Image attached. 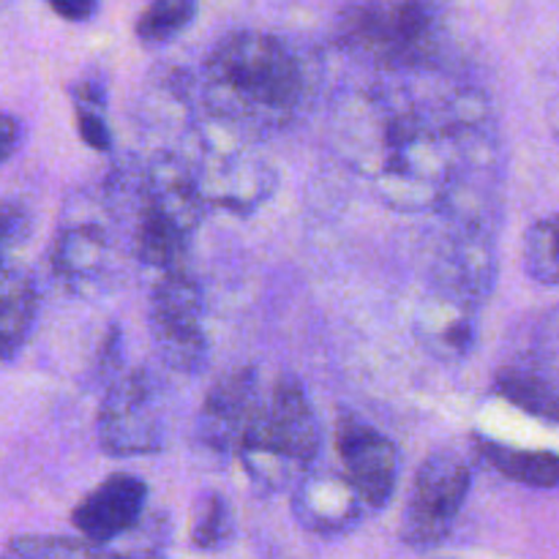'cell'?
Returning a JSON list of instances; mask_svg holds the SVG:
<instances>
[{"label":"cell","mask_w":559,"mask_h":559,"mask_svg":"<svg viewBox=\"0 0 559 559\" xmlns=\"http://www.w3.org/2000/svg\"><path fill=\"white\" fill-rule=\"evenodd\" d=\"M342 145L391 211H435L456 183L451 129L404 91L374 87L349 98L342 109Z\"/></svg>","instance_id":"1"},{"label":"cell","mask_w":559,"mask_h":559,"mask_svg":"<svg viewBox=\"0 0 559 559\" xmlns=\"http://www.w3.org/2000/svg\"><path fill=\"white\" fill-rule=\"evenodd\" d=\"M309 74L298 49L265 31H235L205 58L200 96L213 120L249 136H271L300 118Z\"/></svg>","instance_id":"2"},{"label":"cell","mask_w":559,"mask_h":559,"mask_svg":"<svg viewBox=\"0 0 559 559\" xmlns=\"http://www.w3.org/2000/svg\"><path fill=\"white\" fill-rule=\"evenodd\" d=\"M322 453V424L309 402V393L284 374L271 396L260 399L246 424L235 456L243 464L251 484L267 491L295 486Z\"/></svg>","instance_id":"3"},{"label":"cell","mask_w":559,"mask_h":559,"mask_svg":"<svg viewBox=\"0 0 559 559\" xmlns=\"http://www.w3.org/2000/svg\"><path fill=\"white\" fill-rule=\"evenodd\" d=\"M338 47L388 71L429 69L445 38V9L420 0L349 3L333 22Z\"/></svg>","instance_id":"4"},{"label":"cell","mask_w":559,"mask_h":559,"mask_svg":"<svg viewBox=\"0 0 559 559\" xmlns=\"http://www.w3.org/2000/svg\"><path fill=\"white\" fill-rule=\"evenodd\" d=\"M96 437L104 453L118 459L153 456L167 445L162 382L151 369L120 371L104 388L96 415Z\"/></svg>","instance_id":"5"},{"label":"cell","mask_w":559,"mask_h":559,"mask_svg":"<svg viewBox=\"0 0 559 559\" xmlns=\"http://www.w3.org/2000/svg\"><path fill=\"white\" fill-rule=\"evenodd\" d=\"M115 229H123V222L107 197H102V205H93L87 197L71 202L52 246L55 276L71 293L98 295L112 282L118 267Z\"/></svg>","instance_id":"6"},{"label":"cell","mask_w":559,"mask_h":559,"mask_svg":"<svg viewBox=\"0 0 559 559\" xmlns=\"http://www.w3.org/2000/svg\"><path fill=\"white\" fill-rule=\"evenodd\" d=\"M205 295L189 267L158 273L151 287L147 325L158 360L178 374H202L211 360L205 325Z\"/></svg>","instance_id":"7"},{"label":"cell","mask_w":559,"mask_h":559,"mask_svg":"<svg viewBox=\"0 0 559 559\" xmlns=\"http://www.w3.org/2000/svg\"><path fill=\"white\" fill-rule=\"evenodd\" d=\"M469 489H473V473L456 451H435L426 456L404 502L399 540L418 551L445 544L456 527Z\"/></svg>","instance_id":"8"},{"label":"cell","mask_w":559,"mask_h":559,"mask_svg":"<svg viewBox=\"0 0 559 559\" xmlns=\"http://www.w3.org/2000/svg\"><path fill=\"white\" fill-rule=\"evenodd\" d=\"M336 453L344 475L366 511H382L391 506L399 484V448L358 415H338Z\"/></svg>","instance_id":"9"},{"label":"cell","mask_w":559,"mask_h":559,"mask_svg":"<svg viewBox=\"0 0 559 559\" xmlns=\"http://www.w3.org/2000/svg\"><path fill=\"white\" fill-rule=\"evenodd\" d=\"M189 158L207 207L213 205L238 216H249L271 200L278 186L276 169L254 153L211 147Z\"/></svg>","instance_id":"10"},{"label":"cell","mask_w":559,"mask_h":559,"mask_svg":"<svg viewBox=\"0 0 559 559\" xmlns=\"http://www.w3.org/2000/svg\"><path fill=\"white\" fill-rule=\"evenodd\" d=\"M147 508V484L140 475L115 473L82 497L71 511V527L85 544L104 546L140 527Z\"/></svg>","instance_id":"11"},{"label":"cell","mask_w":559,"mask_h":559,"mask_svg":"<svg viewBox=\"0 0 559 559\" xmlns=\"http://www.w3.org/2000/svg\"><path fill=\"white\" fill-rule=\"evenodd\" d=\"M257 388H260V374L254 366H240L213 382L194 424V435L205 451L216 456H229L238 451L246 424L260 402Z\"/></svg>","instance_id":"12"},{"label":"cell","mask_w":559,"mask_h":559,"mask_svg":"<svg viewBox=\"0 0 559 559\" xmlns=\"http://www.w3.org/2000/svg\"><path fill=\"white\" fill-rule=\"evenodd\" d=\"M480 306L448 289L431 287L413 317V333L420 347L442 364H456L478 347Z\"/></svg>","instance_id":"13"},{"label":"cell","mask_w":559,"mask_h":559,"mask_svg":"<svg viewBox=\"0 0 559 559\" xmlns=\"http://www.w3.org/2000/svg\"><path fill=\"white\" fill-rule=\"evenodd\" d=\"M364 502L338 469L311 467L293 489V516L309 533L338 538L366 519Z\"/></svg>","instance_id":"14"},{"label":"cell","mask_w":559,"mask_h":559,"mask_svg":"<svg viewBox=\"0 0 559 559\" xmlns=\"http://www.w3.org/2000/svg\"><path fill=\"white\" fill-rule=\"evenodd\" d=\"M38 317L36 282L22 267L0 271V366L11 364L31 338Z\"/></svg>","instance_id":"15"},{"label":"cell","mask_w":559,"mask_h":559,"mask_svg":"<svg viewBox=\"0 0 559 559\" xmlns=\"http://www.w3.org/2000/svg\"><path fill=\"white\" fill-rule=\"evenodd\" d=\"M495 391L516 407L527 409L530 415H538L549 424L557 420L559 404L555 369H544L540 358L511 360L502 366L495 377Z\"/></svg>","instance_id":"16"},{"label":"cell","mask_w":559,"mask_h":559,"mask_svg":"<svg viewBox=\"0 0 559 559\" xmlns=\"http://www.w3.org/2000/svg\"><path fill=\"white\" fill-rule=\"evenodd\" d=\"M478 453L513 484L530 489H555L559 480V462L555 451H524L502 442L478 440Z\"/></svg>","instance_id":"17"},{"label":"cell","mask_w":559,"mask_h":559,"mask_svg":"<svg viewBox=\"0 0 559 559\" xmlns=\"http://www.w3.org/2000/svg\"><path fill=\"white\" fill-rule=\"evenodd\" d=\"M71 98H74L76 131L87 147L98 153L112 151V131L107 123V87L98 76H82L71 85Z\"/></svg>","instance_id":"18"},{"label":"cell","mask_w":559,"mask_h":559,"mask_svg":"<svg viewBox=\"0 0 559 559\" xmlns=\"http://www.w3.org/2000/svg\"><path fill=\"white\" fill-rule=\"evenodd\" d=\"M200 5L194 0H156L140 11L134 22V36L142 47H164L175 41L194 22Z\"/></svg>","instance_id":"19"},{"label":"cell","mask_w":559,"mask_h":559,"mask_svg":"<svg viewBox=\"0 0 559 559\" xmlns=\"http://www.w3.org/2000/svg\"><path fill=\"white\" fill-rule=\"evenodd\" d=\"M235 538V513L222 495L211 491L200 500L191 527V544L200 551H222Z\"/></svg>","instance_id":"20"},{"label":"cell","mask_w":559,"mask_h":559,"mask_svg":"<svg viewBox=\"0 0 559 559\" xmlns=\"http://www.w3.org/2000/svg\"><path fill=\"white\" fill-rule=\"evenodd\" d=\"M557 218L544 216L524 235V271L540 287H557Z\"/></svg>","instance_id":"21"},{"label":"cell","mask_w":559,"mask_h":559,"mask_svg":"<svg viewBox=\"0 0 559 559\" xmlns=\"http://www.w3.org/2000/svg\"><path fill=\"white\" fill-rule=\"evenodd\" d=\"M33 233V213L20 200H0V251L9 254L16 246L27 243Z\"/></svg>","instance_id":"22"},{"label":"cell","mask_w":559,"mask_h":559,"mask_svg":"<svg viewBox=\"0 0 559 559\" xmlns=\"http://www.w3.org/2000/svg\"><path fill=\"white\" fill-rule=\"evenodd\" d=\"M22 140H25V126H22V120L9 112H0V167L20 151Z\"/></svg>","instance_id":"23"},{"label":"cell","mask_w":559,"mask_h":559,"mask_svg":"<svg viewBox=\"0 0 559 559\" xmlns=\"http://www.w3.org/2000/svg\"><path fill=\"white\" fill-rule=\"evenodd\" d=\"M49 9L69 22H87L98 14L96 0H58V3H49Z\"/></svg>","instance_id":"24"},{"label":"cell","mask_w":559,"mask_h":559,"mask_svg":"<svg viewBox=\"0 0 559 559\" xmlns=\"http://www.w3.org/2000/svg\"><path fill=\"white\" fill-rule=\"evenodd\" d=\"M0 559H38L36 555H33L31 549H27L25 538H11L9 546L3 549V555H0Z\"/></svg>","instance_id":"25"},{"label":"cell","mask_w":559,"mask_h":559,"mask_svg":"<svg viewBox=\"0 0 559 559\" xmlns=\"http://www.w3.org/2000/svg\"><path fill=\"white\" fill-rule=\"evenodd\" d=\"M115 559H164L158 551L153 549H131V551H115Z\"/></svg>","instance_id":"26"},{"label":"cell","mask_w":559,"mask_h":559,"mask_svg":"<svg viewBox=\"0 0 559 559\" xmlns=\"http://www.w3.org/2000/svg\"><path fill=\"white\" fill-rule=\"evenodd\" d=\"M5 265H9V262H5V251H0V271H3Z\"/></svg>","instance_id":"27"}]
</instances>
